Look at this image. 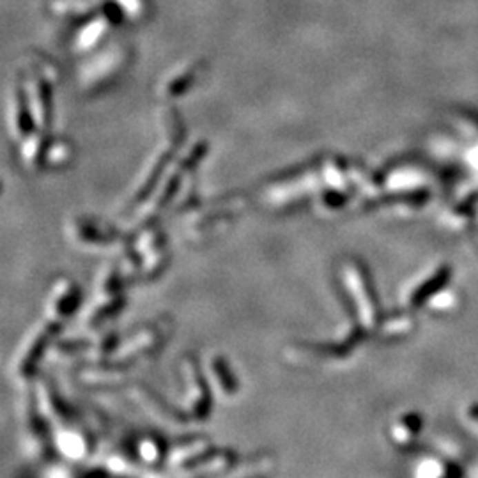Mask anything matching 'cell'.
<instances>
[{"mask_svg": "<svg viewBox=\"0 0 478 478\" xmlns=\"http://www.w3.org/2000/svg\"><path fill=\"white\" fill-rule=\"evenodd\" d=\"M445 278H446L445 273H439V275H437V278H434L432 282H430L429 286H427V289H432V287H436V286H441V283L445 282ZM427 295H429V290H425L424 287H421L420 292H418V296H417V299L424 298V296H427Z\"/></svg>", "mask_w": 478, "mask_h": 478, "instance_id": "cell-1", "label": "cell"}, {"mask_svg": "<svg viewBox=\"0 0 478 478\" xmlns=\"http://www.w3.org/2000/svg\"><path fill=\"white\" fill-rule=\"evenodd\" d=\"M470 415H471V418H473L475 421H478V406H477V408H471L470 409Z\"/></svg>", "mask_w": 478, "mask_h": 478, "instance_id": "cell-2", "label": "cell"}]
</instances>
